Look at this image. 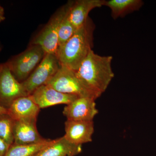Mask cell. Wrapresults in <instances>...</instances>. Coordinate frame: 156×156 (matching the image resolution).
I'll return each mask as SVG.
<instances>
[{
	"instance_id": "6da1fadb",
	"label": "cell",
	"mask_w": 156,
	"mask_h": 156,
	"mask_svg": "<svg viewBox=\"0 0 156 156\" xmlns=\"http://www.w3.org/2000/svg\"><path fill=\"white\" fill-rule=\"evenodd\" d=\"M112 56H101L91 50L76 71L83 84L98 97L105 92L114 77Z\"/></svg>"
},
{
	"instance_id": "7a4b0ae2",
	"label": "cell",
	"mask_w": 156,
	"mask_h": 156,
	"mask_svg": "<svg viewBox=\"0 0 156 156\" xmlns=\"http://www.w3.org/2000/svg\"><path fill=\"white\" fill-rule=\"evenodd\" d=\"M94 22L90 17L73 35L58 47L56 56L61 65L76 71L93 47Z\"/></svg>"
},
{
	"instance_id": "3957f363",
	"label": "cell",
	"mask_w": 156,
	"mask_h": 156,
	"mask_svg": "<svg viewBox=\"0 0 156 156\" xmlns=\"http://www.w3.org/2000/svg\"><path fill=\"white\" fill-rule=\"evenodd\" d=\"M46 54L41 46L30 45L25 51L11 57L6 63L14 77L22 83L36 68Z\"/></svg>"
},
{
	"instance_id": "277c9868",
	"label": "cell",
	"mask_w": 156,
	"mask_h": 156,
	"mask_svg": "<svg viewBox=\"0 0 156 156\" xmlns=\"http://www.w3.org/2000/svg\"><path fill=\"white\" fill-rule=\"evenodd\" d=\"M46 85H49L58 92L78 97H86L96 100L98 97L85 87L78 77L76 72L61 65L53 77Z\"/></svg>"
},
{
	"instance_id": "5b68a950",
	"label": "cell",
	"mask_w": 156,
	"mask_h": 156,
	"mask_svg": "<svg viewBox=\"0 0 156 156\" xmlns=\"http://www.w3.org/2000/svg\"><path fill=\"white\" fill-rule=\"evenodd\" d=\"M72 1H70L58 10L50 18L44 28L34 37L30 45L41 46L46 53L56 55L58 47V32L59 26Z\"/></svg>"
},
{
	"instance_id": "8992f818",
	"label": "cell",
	"mask_w": 156,
	"mask_h": 156,
	"mask_svg": "<svg viewBox=\"0 0 156 156\" xmlns=\"http://www.w3.org/2000/svg\"><path fill=\"white\" fill-rule=\"evenodd\" d=\"M60 66L56 55L46 53L30 76L21 83L27 95H30L39 87L47 84L56 74Z\"/></svg>"
},
{
	"instance_id": "52a82bcc",
	"label": "cell",
	"mask_w": 156,
	"mask_h": 156,
	"mask_svg": "<svg viewBox=\"0 0 156 156\" xmlns=\"http://www.w3.org/2000/svg\"><path fill=\"white\" fill-rule=\"evenodd\" d=\"M28 96L21 83L11 73L7 63L0 64V105L8 109L14 100Z\"/></svg>"
},
{
	"instance_id": "ba28073f",
	"label": "cell",
	"mask_w": 156,
	"mask_h": 156,
	"mask_svg": "<svg viewBox=\"0 0 156 156\" xmlns=\"http://www.w3.org/2000/svg\"><path fill=\"white\" fill-rule=\"evenodd\" d=\"M98 113L95 100L89 97H79L65 107L63 114L67 120L93 121Z\"/></svg>"
},
{
	"instance_id": "9c48e42d",
	"label": "cell",
	"mask_w": 156,
	"mask_h": 156,
	"mask_svg": "<svg viewBox=\"0 0 156 156\" xmlns=\"http://www.w3.org/2000/svg\"><path fill=\"white\" fill-rule=\"evenodd\" d=\"M30 95L40 108L58 104L67 105L79 97L58 92L49 85L39 87Z\"/></svg>"
},
{
	"instance_id": "30bf717a",
	"label": "cell",
	"mask_w": 156,
	"mask_h": 156,
	"mask_svg": "<svg viewBox=\"0 0 156 156\" xmlns=\"http://www.w3.org/2000/svg\"><path fill=\"white\" fill-rule=\"evenodd\" d=\"M64 137L69 142L77 145L91 142L94 132L93 121L66 120L65 123Z\"/></svg>"
},
{
	"instance_id": "8fae6325",
	"label": "cell",
	"mask_w": 156,
	"mask_h": 156,
	"mask_svg": "<svg viewBox=\"0 0 156 156\" xmlns=\"http://www.w3.org/2000/svg\"><path fill=\"white\" fill-rule=\"evenodd\" d=\"M37 120L14 121V144L28 145L45 142L37 130Z\"/></svg>"
},
{
	"instance_id": "7c38bea8",
	"label": "cell",
	"mask_w": 156,
	"mask_h": 156,
	"mask_svg": "<svg viewBox=\"0 0 156 156\" xmlns=\"http://www.w3.org/2000/svg\"><path fill=\"white\" fill-rule=\"evenodd\" d=\"M40 109L30 95L23 96L12 102L8 108V115L14 121L37 120Z\"/></svg>"
},
{
	"instance_id": "4fadbf2b",
	"label": "cell",
	"mask_w": 156,
	"mask_h": 156,
	"mask_svg": "<svg viewBox=\"0 0 156 156\" xmlns=\"http://www.w3.org/2000/svg\"><path fill=\"white\" fill-rule=\"evenodd\" d=\"M105 0H78L73 1L69 11V17L76 29L87 21L89 14L93 9L105 5Z\"/></svg>"
},
{
	"instance_id": "5bb4252c",
	"label": "cell",
	"mask_w": 156,
	"mask_h": 156,
	"mask_svg": "<svg viewBox=\"0 0 156 156\" xmlns=\"http://www.w3.org/2000/svg\"><path fill=\"white\" fill-rule=\"evenodd\" d=\"M82 151V145L69 142L63 136L54 140L36 156H75L80 153Z\"/></svg>"
},
{
	"instance_id": "9a60e30c",
	"label": "cell",
	"mask_w": 156,
	"mask_h": 156,
	"mask_svg": "<svg viewBox=\"0 0 156 156\" xmlns=\"http://www.w3.org/2000/svg\"><path fill=\"white\" fill-rule=\"evenodd\" d=\"M143 4L141 0H109L105 1L104 6L110 8L112 17L116 20L138 11Z\"/></svg>"
},
{
	"instance_id": "2e32d148",
	"label": "cell",
	"mask_w": 156,
	"mask_h": 156,
	"mask_svg": "<svg viewBox=\"0 0 156 156\" xmlns=\"http://www.w3.org/2000/svg\"><path fill=\"white\" fill-rule=\"evenodd\" d=\"M54 140H48L45 142L28 145H19L14 143L10 146L5 156H36Z\"/></svg>"
},
{
	"instance_id": "e0dca14e",
	"label": "cell",
	"mask_w": 156,
	"mask_h": 156,
	"mask_svg": "<svg viewBox=\"0 0 156 156\" xmlns=\"http://www.w3.org/2000/svg\"><path fill=\"white\" fill-rule=\"evenodd\" d=\"M14 125L8 114L0 116V138L10 146L14 143Z\"/></svg>"
},
{
	"instance_id": "ac0fdd59",
	"label": "cell",
	"mask_w": 156,
	"mask_h": 156,
	"mask_svg": "<svg viewBox=\"0 0 156 156\" xmlns=\"http://www.w3.org/2000/svg\"><path fill=\"white\" fill-rule=\"evenodd\" d=\"M69 9L59 26L58 32V47L67 42L77 30L70 21L68 15Z\"/></svg>"
},
{
	"instance_id": "d6986e66",
	"label": "cell",
	"mask_w": 156,
	"mask_h": 156,
	"mask_svg": "<svg viewBox=\"0 0 156 156\" xmlns=\"http://www.w3.org/2000/svg\"><path fill=\"white\" fill-rule=\"evenodd\" d=\"M10 146L0 138V156H5Z\"/></svg>"
},
{
	"instance_id": "ffe728a7",
	"label": "cell",
	"mask_w": 156,
	"mask_h": 156,
	"mask_svg": "<svg viewBox=\"0 0 156 156\" xmlns=\"http://www.w3.org/2000/svg\"><path fill=\"white\" fill-rule=\"evenodd\" d=\"M5 20V10L2 6L0 5V23L3 22Z\"/></svg>"
},
{
	"instance_id": "44dd1931",
	"label": "cell",
	"mask_w": 156,
	"mask_h": 156,
	"mask_svg": "<svg viewBox=\"0 0 156 156\" xmlns=\"http://www.w3.org/2000/svg\"><path fill=\"white\" fill-rule=\"evenodd\" d=\"M7 114L8 115V109L0 105V116Z\"/></svg>"
},
{
	"instance_id": "7402d4cb",
	"label": "cell",
	"mask_w": 156,
	"mask_h": 156,
	"mask_svg": "<svg viewBox=\"0 0 156 156\" xmlns=\"http://www.w3.org/2000/svg\"><path fill=\"white\" fill-rule=\"evenodd\" d=\"M2 44H1V42H0V52L2 51Z\"/></svg>"
}]
</instances>
